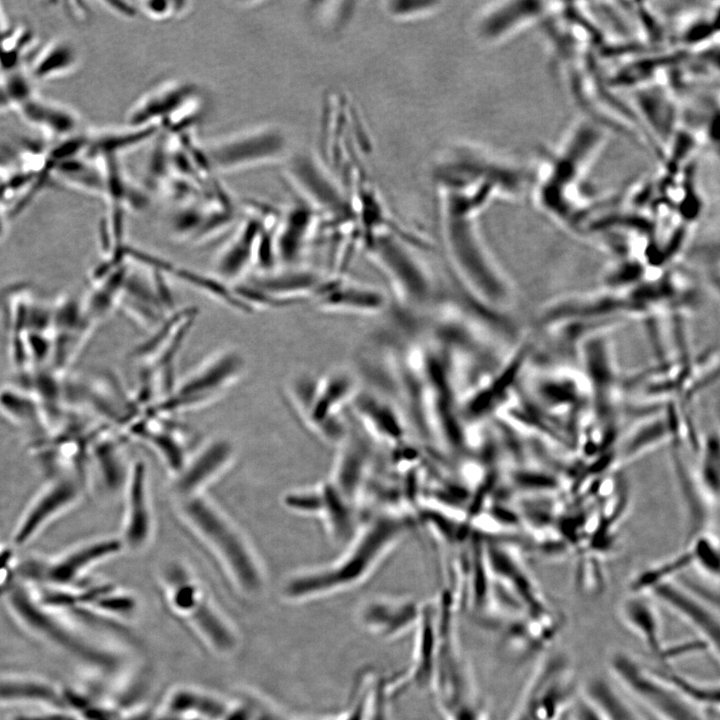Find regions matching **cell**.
<instances>
[{
  "label": "cell",
  "mask_w": 720,
  "mask_h": 720,
  "mask_svg": "<svg viewBox=\"0 0 720 720\" xmlns=\"http://www.w3.org/2000/svg\"><path fill=\"white\" fill-rule=\"evenodd\" d=\"M410 516L383 511L358 524L334 561L290 579L285 595L293 600L335 595L360 586L412 531Z\"/></svg>",
  "instance_id": "6da1fadb"
},
{
  "label": "cell",
  "mask_w": 720,
  "mask_h": 720,
  "mask_svg": "<svg viewBox=\"0 0 720 720\" xmlns=\"http://www.w3.org/2000/svg\"><path fill=\"white\" fill-rule=\"evenodd\" d=\"M442 235L448 260L463 291L499 310L511 300V288L480 233V208L468 196L439 193Z\"/></svg>",
  "instance_id": "7a4b0ae2"
},
{
  "label": "cell",
  "mask_w": 720,
  "mask_h": 720,
  "mask_svg": "<svg viewBox=\"0 0 720 720\" xmlns=\"http://www.w3.org/2000/svg\"><path fill=\"white\" fill-rule=\"evenodd\" d=\"M437 604L438 647L429 688L442 720H489L470 667L463 657L454 624L453 599Z\"/></svg>",
  "instance_id": "3957f363"
},
{
  "label": "cell",
  "mask_w": 720,
  "mask_h": 720,
  "mask_svg": "<svg viewBox=\"0 0 720 720\" xmlns=\"http://www.w3.org/2000/svg\"><path fill=\"white\" fill-rule=\"evenodd\" d=\"M609 668L618 684L640 707L661 720H708L706 710L684 697L654 669L642 665L626 652H615Z\"/></svg>",
  "instance_id": "277c9868"
},
{
  "label": "cell",
  "mask_w": 720,
  "mask_h": 720,
  "mask_svg": "<svg viewBox=\"0 0 720 720\" xmlns=\"http://www.w3.org/2000/svg\"><path fill=\"white\" fill-rule=\"evenodd\" d=\"M413 242L394 233L376 236L364 249L390 281L402 302L414 309L431 305L436 288Z\"/></svg>",
  "instance_id": "5b68a950"
},
{
  "label": "cell",
  "mask_w": 720,
  "mask_h": 720,
  "mask_svg": "<svg viewBox=\"0 0 720 720\" xmlns=\"http://www.w3.org/2000/svg\"><path fill=\"white\" fill-rule=\"evenodd\" d=\"M577 697L571 661L553 653L536 668L510 720H559Z\"/></svg>",
  "instance_id": "8992f818"
},
{
  "label": "cell",
  "mask_w": 720,
  "mask_h": 720,
  "mask_svg": "<svg viewBox=\"0 0 720 720\" xmlns=\"http://www.w3.org/2000/svg\"><path fill=\"white\" fill-rule=\"evenodd\" d=\"M211 169L230 173L280 161L287 140L280 128L258 125L201 145Z\"/></svg>",
  "instance_id": "52a82bcc"
},
{
  "label": "cell",
  "mask_w": 720,
  "mask_h": 720,
  "mask_svg": "<svg viewBox=\"0 0 720 720\" xmlns=\"http://www.w3.org/2000/svg\"><path fill=\"white\" fill-rule=\"evenodd\" d=\"M197 87L189 82L169 80L139 97L127 112V125L158 126L179 132L196 119L199 107Z\"/></svg>",
  "instance_id": "ba28073f"
},
{
  "label": "cell",
  "mask_w": 720,
  "mask_h": 720,
  "mask_svg": "<svg viewBox=\"0 0 720 720\" xmlns=\"http://www.w3.org/2000/svg\"><path fill=\"white\" fill-rule=\"evenodd\" d=\"M243 359L233 350L220 351L191 371L158 410L172 411L209 401L231 386L242 375Z\"/></svg>",
  "instance_id": "9c48e42d"
},
{
  "label": "cell",
  "mask_w": 720,
  "mask_h": 720,
  "mask_svg": "<svg viewBox=\"0 0 720 720\" xmlns=\"http://www.w3.org/2000/svg\"><path fill=\"white\" fill-rule=\"evenodd\" d=\"M186 513L223 556L242 588L257 590L261 585L258 569L246 546L229 524L200 500L189 501Z\"/></svg>",
  "instance_id": "30bf717a"
},
{
  "label": "cell",
  "mask_w": 720,
  "mask_h": 720,
  "mask_svg": "<svg viewBox=\"0 0 720 720\" xmlns=\"http://www.w3.org/2000/svg\"><path fill=\"white\" fill-rule=\"evenodd\" d=\"M422 607L423 604L409 597L378 595L359 604L356 618L369 634L392 640L416 629Z\"/></svg>",
  "instance_id": "8fae6325"
},
{
  "label": "cell",
  "mask_w": 720,
  "mask_h": 720,
  "mask_svg": "<svg viewBox=\"0 0 720 720\" xmlns=\"http://www.w3.org/2000/svg\"><path fill=\"white\" fill-rule=\"evenodd\" d=\"M649 593L690 625L710 645L718 661L720 628L716 606L672 580L654 586Z\"/></svg>",
  "instance_id": "7c38bea8"
},
{
  "label": "cell",
  "mask_w": 720,
  "mask_h": 720,
  "mask_svg": "<svg viewBox=\"0 0 720 720\" xmlns=\"http://www.w3.org/2000/svg\"><path fill=\"white\" fill-rule=\"evenodd\" d=\"M535 1H497L487 3L474 16V38L484 45H495L529 25L548 8Z\"/></svg>",
  "instance_id": "4fadbf2b"
},
{
  "label": "cell",
  "mask_w": 720,
  "mask_h": 720,
  "mask_svg": "<svg viewBox=\"0 0 720 720\" xmlns=\"http://www.w3.org/2000/svg\"><path fill=\"white\" fill-rule=\"evenodd\" d=\"M314 298L322 310L353 314L381 313L388 304L383 292L345 280L343 275L324 280Z\"/></svg>",
  "instance_id": "5bb4252c"
},
{
  "label": "cell",
  "mask_w": 720,
  "mask_h": 720,
  "mask_svg": "<svg viewBox=\"0 0 720 720\" xmlns=\"http://www.w3.org/2000/svg\"><path fill=\"white\" fill-rule=\"evenodd\" d=\"M339 451L330 481L353 504L360 498L371 464L368 441L357 431L347 433L338 443Z\"/></svg>",
  "instance_id": "9a60e30c"
},
{
  "label": "cell",
  "mask_w": 720,
  "mask_h": 720,
  "mask_svg": "<svg viewBox=\"0 0 720 720\" xmlns=\"http://www.w3.org/2000/svg\"><path fill=\"white\" fill-rule=\"evenodd\" d=\"M172 593V604L179 613L209 639L211 646L220 651L231 649L234 637L210 604L201 599L197 588L188 581L180 582Z\"/></svg>",
  "instance_id": "2e32d148"
},
{
  "label": "cell",
  "mask_w": 720,
  "mask_h": 720,
  "mask_svg": "<svg viewBox=\"0 0 720 720\" xmlns=\"http://www.w3.org/2000/svg\"><path fill=\"white\" fill-rule=\"evenodd\" d=\"M351 404L355 417L375 439L387 444H400L404 440V417L390 400L374 393L358 392Z\"/></svg>",
  "instance_id": "e0dca14e"
},
{
  "label": "cell",
  "mask_w": 720,
  "mask_h": 720,
  "mask_svg": "<svg viewBox=\"0 0 720 720\" xmlns=\"http://www.w3.org/2000/svg\"><path fill=\"white\" fill-rule=\"evenodd\" d=\"M320 213L308 202L299 200L279 217L275 230L276 256L292 263L300 257L319 223Z\"/></svg>",
  "instance_id": "ac0fdd59"
},
{
  "label": "cell",
  "mask_w": 720,
  "mask_h": 720,
  "mask_svg": "<svg viewBox=\"0 0 720 720\" xmlns=\"http://www.w3.org/2000/svg\"><path fill=\"white\" fill-rule=\"evenodd\" d=\"M261 226L258 214H251L239 223L232 239L216 259V271L220 277L225 280L237 279L255 262Z\"/></svg>",
  "instance_id": "d6986e66"
},
{
  "label": "cell",
  "mask_w": 720,
  "mask_h": 720,
  "mask_svg": "<svg viewBox=\"0 0 720 720\" xmlns=\"http://www.w3.org/2000/svg\"><path fill=\"white\" fill-rule=\"evenodd\" d=\"M619 616L650 653L660 660L665 648L661 620L654 602L646 593L631 592L620 604Z\"/></svg>",
  "instance_id": "ffe728a7"
},
{
  "label": "cell",
  "mask_w": 720,
  "mask_h": 720,
  "mask_svg": "<svg viewBox=\"0 0 720 720\" xmlns=\"http://www.w3.org/2000/svg\"><path fill=\"white\" fill-rule=\"evenodd\" d=\"M33 128L64 140L77 135L79 115L61 103L33 95L17 111Z\"/></svg>",
  "instance_id": "44dd1931"
},
{
  "label": "cell",
  "mask_w": 720,
  "mask_h": 720,
  "mask_svg": "<svg viewBox=\"0 0 720 720\" xmlns=\"http://www.w3.org/2000/svg\"><path fill=\"white\" fill-rule=\"evenodd\" d=\"M79 60L78 50L71 41L57 39L41 50L27 73L34 82L47 81L70 73Z\"/></svg>",
  "instance_id": "7402d4cb"
},
{
  "label": "cell",
  "mask_w": 720,
  "mask_h": 720,
  "mask_svg": "<svg viewBox=\"0 0 720 720\" xmlns=\"http://www.w3.org/2000/svg\"><path fill=\"white\" fill-rule=\"evenodd\" d=\"M582 697L606 720H638V712L602 677L591 679Z\"/></svg>",
  "instance_id": "603a6c76"
},
{
  "label": "cell",
  "mask_w": 720,
  "mask_h": 720,
  "mask_svg": "<svg viewBox=\"0 0 720 720\" xmlns=\"http://www.w3.org/2000/svg\"><path fill=\"white\" fill-rule=\"evenodd\" d=\"M150 518L145 497V470L143 464L135 466L130 488V512L126 528L129 544L136 547L148 537Z\"/></svg>",
  "instance_id": "cb8c5ba5"
},
{
  "label": "cell",
  "mask_w": 720,
  "mask_h": 720,
  "mask_svg": "<svg viewBox=\"0 0 720 720\" xmlns=\"http://www.w3.org/2000/svg\"><path fill=\"white\" fill-rule=\"evenodd\" d=\"M231 448L224 441L210 445L198 458L183 472L177 488L182 493H189L204 483L228 459Z\"/></svg>",
  "instance_id": "d4e9b609"
},
{
  "label": "cell",
  "mask_w": 720,
  "mask_h": 720,
  "mask_svg": "<svg viewBox=\"0 0 720 720\" xmlns=\"http://www.w3.org/2000/svg\"><path fill=\"white\" fill-rule=\"evenodd\" d=\"M665 681L679 691L684 697L704 710L719 708V686L703 684L673 671L670 667L654 669Z\"/></svg>",
  "instance_id": "484cf974"
},
{
  "label": "cell",
  "mask_w": 720,
  "mask_h": 720,
  "mask_svg": "<svg viewBox=\"0 0 720 720\" xmlns=\"http://www.w3.org/2000/svg\"><path fill=\"white\" fill-rule=\"evenodd\" d=\"M34 81L21 69L0 74V113L15 110L36 94Z\"/></svg>",
  "instance_id": "4316f807"
},
{
  "label": "cell",
  "mask_w": 720,
  "mask_h": 720,
  "mask_svg": "<svg viewBox=\"0 0 720 720\" xmlns=\"http://www.w3.org/2000/svg\"><path fill=\"white\" fill-rule=\"evenodd\" d=\"M119 549L116 541L103 542L69 556L53 570L54 578L66 580L73 577L80 569L98 558L113 553Z\"/></svg>",
  "instance_id": "83f0119b"
},
{
  "label": "cell",
  "mask_w": 720,
  "mask_h": 720,
  "mask_svg": "<svg viewBox=\"0 0 720 720\" xmlns=\"http://www.w3.org/2000/svg\"><path fill=\"white\" fill-rule=\"evenodd\" d=\"M70 489L66 486L58 487L43 498L39 504L33 509L32 513L26 518V522L22 525L18 533V542L25 541L30 537L39 525H41L53 511L60 508L70 496Z\"/></svg>",
  "instance_id": "f1b7e54d"
},
{
  "label": "cell",
  "mask_w": 720,
  "mask_h": 720,
  "mask_svg": "<svg viewBox=\"0 0 720 720\" xmlns=\"http://www.w3.org/2000/svg\"><path fill=\"white\" fill-rule=\"evenodd\" d=\"M393 19L406 21L424 18L440 10L442 2L432 0H390L383 3Z\"/></svg>",
  "instance_id": "f546056e"
},
{
  "label": "cell",
  "mask_w": 720,
  "mask_h": 720,
  "mask_svg": "<svg viewBox=\"0 0 720 720\" xmlns=\"http://www.w3.org/2000/svg\"><path fill=\"white\" fill-rule=\"evenodd\" d=\"M692 562L711 578L718 579L719 575V549L717 542L710 536L698 537L690 552Z\"/></svg>",
  "instance_id": "4dcf8cb0"
},
{
  "label": "cell",
  "mask_w": 720,
  "mask_h": 720,
  "mask_svg": "<svg viewBox=\"0 0 720 720\" xmlns=\"http://www.w3.org/2000/svg\"><path fill=\"white\" fill-rule=\"evenodd\" d=\"M188 2L184 1H141L138 11L153 20L165 21L184 14Z\"/></svg>",
  "instance_id": "1f68e13d"
},
{
  "label": "cell",
  "mask_w": 720,
  "mask_h": 720,
  "mask_svg": "<svg viewBox=\"0 0 720 720\" xmlns=\"http://www.w3.org/2000/svg\"><path fill=\"white\" fill-rule=\"evenodd\" d=\"M285 504L295 511L319 516L323 505L321 485L313 490L288 494Z\"/></svg>",
  "instance_id": "d6a6232c"
},
{
  "label": "cell",
  "mask_w": 720,
  "mask_h": 720,
  "mask_svg": "<svg viewBox=\"0 0 720 720\" xmlns=\"http://www.w3.org/2000/svg\"><path fill=\"white\" fill-rule=\"evenodd\" d=\"M718 445L716 441H711L706 445L705 458L703 460L702 475L706 483V489L717 497L718 494Z\"/></svg>",
  "instance_id": "836d02e7"
},
{
  "label": "cell",
  "mask_w": 720,
  "mask_h": 720,
  "mask_svg": "<svg viewBox=\"0 0 720 720\" xmlns=\"http://www.w3.org/2000/svg\"><path fill=\"white\" fill-rule=\"evenodd\" d=\"M665 434L666 432L664 426L660 422L657 423V425H650L641 432L639 431V433L631 437L628 441L626 446V457H631V455L644 450L646 446L662 441L661 439L665 437Z\"/></svg>",
  "instance_id": "e575fe53"
},
{
  "label": "cell",
  "mask_w": 720,
  "mask_h": 720,
  "mask_svg": "<svg viewBox=\"0 0 720 720\" xmlns=\"http://www.w3.org/2000/svg\"><path fill=\"white\" fill-rule=\"evenodd\" d=\"M571 720H606L582 696H578L570 708Z\"/></svg>",
  "instance_id": "d590c367"
},
{
  "label": "cell",
  "mask_w": 720,
  "mask_h": 720,
  "mask_svg": "<svg viewBox=\"0 0 720 720\" xmlns=\"http://www.w3.org/2000/svg\"><path fill=\"white\" fill-rule=\"evenodd\" d=\"M103 5L106 6L109 10H111L113 13L118 14L120 16L125 17H132L135 16L138 11V7L136 6V3L133 5L130 2H117V1H105L103 2Z\"/></svg>",
  "instance_id": "8d00e7d4"
},
{
  "label": "cell",
  "mask_w": 720,
  "mask_h": 720,
  "mask_svg": "<svg viewBox=\"0 0 720 720\" xmlns=\"http://www.w3.org/2000/svg\"><path fill=\"white\" fill-rule=\"evenodd\" d=\"M5 15L0 7V41L8 34L10 29L7 27Z\"/></svg>",
  "instance_id": "74e56055"
},
{
  "label": "cell",
  "mask_w": 720,
  "mask_h": 720,
  "mask_svg": "<svg viewBox=\"0 0 720 720\" xmlns=\"http://www.w3.org/2000/svg\"><path fill=\"white\" fill-rule=\"evenodd\" d=\"M638 720H661L650 712L641 708V712H638Z\"/></svg>",
  "instance_id": "f35d334b"
}]
</instances>
